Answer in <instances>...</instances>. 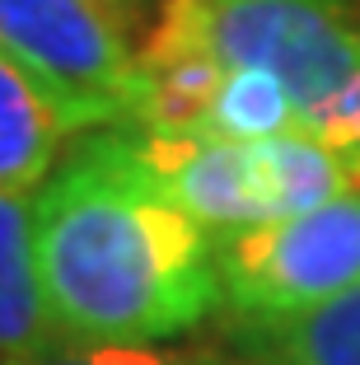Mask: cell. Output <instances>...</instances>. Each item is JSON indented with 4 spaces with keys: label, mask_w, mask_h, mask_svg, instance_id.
<instances>
[{
    "label": "cell",
    "mask_w": 360,
    "mask_h": 365,
    "mask_svg": "<svg viewBox=\"0 0 360 365\" xmlns=\"http://www.w3.org/2000/svg\"><path fill=\"white\" fill-rule=\"evenodd\" d=\"M155 178L211 239L276 225L351 192L360 169L314 131L267 140H206L182 131H131Z\"/></svg>",
    "instance_id": "3"
},
{
    "label": "cell",
    "mask_w": 360,
    "mask_h": 365,
    "mask_svg": "<svg viewBox=\"0 0 360 365\" xmlns=\"http://www.w3.org/2000/svg\"><path fill=\"white\" fill-rule=\"evenodd\" d=\"M33 248L66 346L178 342L220 309L215 248L127 127L71 140L33 192Z\"/></svg>",
    "instance_id": "1"
},
{
    "label": "cell",
    "mask_w": 360,
    "mask_h": 365,
    "mask_svg": "<svg viewBox=\"0 0 360 365\" xmlns=\"http://www.w3.org/2000/svg\"><path fill=\"white\" fill-rule=\"evenodd\" d=\"M286 131H309V127L281 80H272L267 71H225L202 122L192 131H182V136L267 140V136H286Z\"/></svg>",
    "instance_id": "9"
},
{
    "label": "cell",
    "mask_w": 360,
    "mask_h": 365,
    "mask_svg": "<svg viewBox=\"0 0 360 365\" xmlns=\"http://www.w3.org/2000/svg\"><path fill=\"white\" fill-rule=\"evenodd\" d=\"M145 52L267 71L314 136L360 160V0H164Z\"/></svg>",
    "instance_id": "2"
},
{
    "label": "cell",
    "mask_w": 360,
    "mask_h": 365,
    "mask_svg": "<svg viewBox=\"0 0 360 365\" xmlns=\"http://www.w3.org/2000/svg\"><path fill=\"white\" fill-rule=\"evenodd\" d=\"M230 323H272L360 286V182L304 215L211 239Z\"/></svg>",
    "instance_id": "5"
},
{
    "label": "cell",
    "mask_w": 360,
    "mask_h": 365,
    "mask_svg": "<svg viewBox=\"0 0 360 365\" xmlns=\"http://www.w3.org/2000/svg\"><path fill=\"white\" fill-rule=\"evenodd\" d=\"M71 136L52 94L0 52V192H38Z\"/></svg>",
    "instance_id": "7"
},
{
    "label": "cell",
    "mask_w": 360,
    "mask_h": 365,
    "mask_svg": "<svg viewBox=\"0 0 360 365\" xmlns=\"http://www.w3.org/2000/svg\"><path fill=\"white\" fill-rule=\"evenodd\" d=\"M24 365H248L220 342H145V346H52Z\"/></svg>",
    "instance_id": "10"
},
{
    "label": "cell",
    "mask_w": 360,
    "mask_h": 365,
    "mask_svg": "<svg viewBox=\"0 0 360 365\" xmlns=\"http://www.w3.org/2000/svg\"><path fill=\"white\" fill-rule=\"evenodd\" d=\"M356 164H360V160H356Z\"/></svg>",
    "instance_id": "13"
},
{
    "label": "cell",
    "mask_w": 360,
    "mask_h": 365,
    "mask_svg": "<svg viewBox=\"0 0 360 365\" xmlns=\"http://www.w3.org/2000/svg\"><path fill=\"white\" fill-rule=\"evenodd\" d=\"M0 52L52 94L75 136L145 113L150 76L108 0H0Z\"/></svg>",
    "instance_id": "4"
},
{
    "label": "cell",
    "mask_w": 360,
    "mask_h": 365,
    "mask_svg": "<svg viewBox=\"0 0 360 365\" xmlns=\"http://www.w3.org/2000/svg\"><path fill=\"white\" fill-rule=\"evenodd\" d=\"M0 365H5V361H0Z\"/></svg>",
    "instance_id": "12"
},
{
    "label": "cell",
    "mask_w": 360,
    "mask_h": 365,
    "mask_svg": "<svg viewBox=\"0 0 360 365\" xmlns=\"http://www.w3.org/2000/svg\"><path fill=\"white\" fill-rule=\"evenodd\" d=\"M248 365H360V286L272 323H230Z\"/></svg>",
    "instance_id": "8"
},
{
    "label": "cell",
    "mask_w": 360,
    "mask_h": 365,
    "mask_svg": "<svg viewBox=\"0 0 360 365\" xmlns=\"http://www.w3.org/2000/svg\"><path fill=\"white\" fill-rule=\"evenodd\" d=\"M52 346H61V337L38 277L33 192H0V361L24 365Z\"/></svg>",
    "instance_id": "6"
},
{
    "label": "cell",
    "mask_w": 360,
    "mask_h": 365,
    "mask_svg": "<svg viewBox=\"0 0 360 365\" xmlns=\"http://www.w3.org/2000/svg\"><path fill=\"white\" fill-rule=\"evenodd\" d=\"M108 5H122V0H108Z\"/></svg>",
    "instance_id": "11"
}]
</instances>
